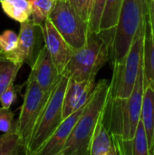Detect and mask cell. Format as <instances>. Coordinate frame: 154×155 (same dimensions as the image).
Wrapping results in <instances>:
<instances>
[{
	"label": "cell",
	"mask_w": 154,
	"mask_h": 155,
	"mask_svg": "<svg viewBox=\"0 0 154 155\" xmlns=\"http://www.w3.org/2000/svg\"><path fill=\"white\" fill-rule=\"evenodd\" d=\"M60 74L46 48L44 45L39 51L33 65L28 79L34 81L44 92H51Z\"/></svg>",
	"instance_id": "7c38bea8"
},
{
	"label": "cell",
	"mask_w": 154,
	"mask_h": 155,
	"mask_svg": "<svg viewBox=\"0 0 154 155\" xmlns=\"http://www.w3.org/2000/svg\"><path fill=\"white\" fill-rule=\"evenodd\" d=\"M93 1V0H70L77 13L85 22L88 23V25L90 20Z\"/></svg>",
	"instance_id": "484cf974"
},
{
	"label": "cell",
	"mask_w": 154,
	"mask_h": 155,
	"mask_svg": "<svg viewBox=\"0 0 154 155\" xmlns=\"http://www.w3.org/2000/svg\"><path fill=\"white\" fill-rule=\"evenodd\" d=\"M68 77L60 74L40 114L27 147L26 155H37L64 120L63 106Z\"/></svg>",
	"instance_id": "3957f363"
},
{
	"label": "cell",
	"mask_w": 154,
	"mask_h": 155,
	"mask_svg": "<svg viewBox=\"0 0 154 155\" xmlns=\"http://www.w3.org/2000/svg\"><path fill=\"white\" fill-rule=\"evenodd\" d=\"M32 5L31 19L38 25H42L48 18L54 0H30Z\"/></svg>",
	"instance_id": "44dd1931"
},
{
	"label": "cell",
	"mask_w": 154,
	"mask_h": 155,
	"mask_svg": "<svg viewBox=\"0 0 154 155\" xmlns=\"http://www.w3.org/2000/svg\"><path fill=\"white\" fill-rule=\"evenodd\" d=\"M15 129L14 114L10 109L0 107V132L9 133Z\"/></svg>",
	"instance_id": "d4e9b609"
},
{
	"label": "cell",
	"mask_w": 154,
	"mask_h": 155,
	"mask_svg": "<svg viewBox=\"0 0 154 155\" xmlns=\"http://www.w3.org/2000/svg\"><path fill=\"white\" fill-rule=\"evenodd\" d=\"M95 85V80H78L68 77L63 106L64 119L86 104Z\"/></svg>",
	"instance_id": "8fae6325"
},
{
	"label": "cell",
	"mask_w": 154,
	"mask_h": 155,
	"mask_svg": "<svg viewBox=\"0 0 154 155\" xmlns=\"http://www.w3.org/2000/svg\"><path fill=\"white\" fill-rule=\"evenodd\" d=\"M141 120L146 130L151 150L154 139V90L147 85H145L143 94Z\"/></svg>",
	"instance_id": "2e32d148"
},
{
	"label": "cell",
	"mask_w": 154,
	"mask_h": 155,
	"mask_svg": "<svg viewBox=\"0 0 154 155\" xmlns=\"http://www.w3.org/2000/svg\"><path fill=\"white\" fill-rule=\"evenodd\" d=\"M123 1L124 0H106L100 25V34L111 38L117 25Z\"/></svg>",
	"instance_id": "9a60e30c"
},
{
	"label": "cell",
	"mask_w": 154,
	"mask_h": 155,
	"mask_svg": "<svg viewBox=\"0 0 154 155\" xmlns=\"http://www.w3.org/2000/svg\"><path fill=\"white\" fill-rule=\"evenodd\" d=\"M147 24L154 38V0H147Z\"/></svg>",
	"instance_id": "83f0119b"
},
{
	"label": "cell",
	"mask_w": 154,
	"mask_h": 155,
	"mask_svg": "<svg viewBox=\"0 0 154 155\" xmlns=\"http://www.w3.org/2000/svg\"><path fill=\"white\" fill-rule=\"evenodd\" d=\"M111 98V82L99 81L60 155H89L90 144Z\"/></svg>",
	"instance_id": "7a4b0ae2"
},
{
	"label": "cell",
	"mask_w": 154,
	"mask_h": 155,
	"mask_svg": "<svg viewBox=\"0 0 154 155\" xmlns=\"http://www.w3.org/2000/svg\"><path fill=\"white\" fill-rule=\"evenodd\" d=\"M110 58V45L103 34H91L87 43L74 50L63 74L78 80H95Z\"/></svg>",
	"instance_id": "277c9868"
},
{
	"label": "cell",
	"mask_w": 154,
	"mask_h": 155,
	"mask_svg": "<svg viewBox=\"0 0 154 155\" xmlns=\"http://www.w3.org/2000/svg\"><path fill=\"white\" fill-rule=\"evenodd\" d=\"M21 66L22 64L8 60L4 56L0 57V98L8 85L14 83Z\"/></svg>",
	"instance_id": "d6986e66"
},
{
	"label": "cell",
	"mask_w": 154,
	"mask_h": 155,
	"mask_svg": "<svg viewBox=\"0 0 154 155\" xmlns=\"http://www.w3.org/2000/svg\"><path fill=\"white\" fill-rule=\"evenodd\" d=\"M146 27L147 16L144 24L136 34L127 54L123 58L113 62V73L111 80L112 97L127 98L133 91L143 59Z\"/></svg>",
	"instance_id": "8992f818"
},
{
	"label": "cell",
	"mask_w": 154,
	"mask_h": 155,
	"mask_svg": "<svg viewBox=\"0 0 154 155\" xmlns=\"http://www.w3.org/2000/svg\"><path fill=\"white\" fill-rule=\"evenodd\" d=\"M143 66L145 85L152 87L154 90V38L149 30L148 24L143 50Z\"/></svg>",
	"instance_id": "ac0fdd59"
},
{
	"label": "cell",
	"mask_w": 154,
	"mask_h": 155,
	"mask_svg": "<svg viewBox=\"0 0 154 155\" xmlns=\"http://www.w3.org/2000/svg\"><path fill=\"white\" fill-rule=\"evenodd\" d=\"M104 117L99 122L90 144L89 155H118L112 134L104 124Z\"/></svg>",
	"instance_id": "5bb4252c"
},
{
	"label": "cell",
	"mask_w": 154,
	"mask_h": 155,
	"mask_svg": "<svg viewBox=\"0 0 154 155\" xmlns=\"http://www.w3.org/2000/svg\"><path fill=\"white\" fill-rule=\"evenodd\" d=\"M48 18L74 51L87 43L91 35L89 25L80 16L70 0H54Z\"/></svg>",
	"instance_id": "52a82bcc"
},
{
	"label": "cell",
	"mask_w": 154,
	"mask_h": 155,
	"mask_svg": "<svg viewBox=\"0 0 154 155\" xmlns=\"http://www.w3.org/2000/svg\"><path fill=\"white\" fill-rule=\"evenodd\" d=\"M19 43V35H17L13 30L6 29L0 34V49L4 54H9L15 51Z\"/></svg>",
	"instance_id": "cb8c5ba5"
},
{
	"label": "cell",
	"mask_w": 154,
	"mask_h": 155,
	"mask_svg": "<svg viewBox=\"0 0 154 155\" xmlns=\"http://www.w3.org/2000/svg\"><path fill=\"white\" fill-rule=\"evenodd\" d=\"M2 56H4V55H3V53H2V51L0 49V57H2Z\"/></svg>",
	"instance_id": "f1b7e54d"
},
{
	"label": "cell",
	"mask_w": 154,
	"mask_h": 155,
	"mask_svg": "<svg viewBox=\"0 0 154 155\" xmlns=\"http://www.w3.org/2000/svg\"><path fill=\"white\" fill-rule=\"evenodd\" d=\"M44 45L46 46L59 74L64 71L73 53V48L54 27L49 18L42 25Z\"/></svg>",
	"instance_id": "30bf717a"
},
{
	"label": "cell",
	"mask_w": 154,
	"mask_h": 155,
	"mask_svg": "<svg viewBox=\"0 0 154 155\" xmlns=\"http://www.w3.org/2000/svg\"><path fill=\"white\" fill-rule=\"evenodd\" d=\"M50 93L44 92L34 81L27 79L20 114L15 123V132L20 137L25 154L34 126Z\"/></svg>",
	"instance_id": "ba28073f"
},
{
	"label": "cell",
	"mask_w": 154,
	"mask_h": 155,
	"mask_svg": "<svg viewBox=\"0 0 154 155\" xmlns=\"http://www.w3.org/2000/svg\"><path fill=\"white\" fill-rule=\"evenodd\" d=\"M16 99V90L15 87L14 83H11L8 87L5 90V92L2 94L0 98V104L2 107L10 109L11 105Z\"/></svg>",
	"instance_id": "4316f807"
},
{
	"label": "cell",
	"mask_w": 154,
	"mask_h": 155,
	"mask_svg": "<svg viewBox=\"0 0 154 155\" xmlns=\"http://www.w3.org/2000/svg\"><path fill=\"white\" fill-rule=\"evenodd\" d=\"M106 0H93L90 20H89V29L90 34H100V25L105 6Z\"/></svg>",
	"instance_id": "603a6c76"
},
{
	"label": "cell",
	"mask_w": 154,
	"mask_h": 155,
	"mask_svg": "<svg viewBox=\"0 0 154 155\" xmlns=\"http://www.w3.org/2000/svg\"><path fill=\"white\" fill-rule=\"evenodd\" d=\"M133 155H150L149 140L142 120L137 125L133 140Z\"/></svg>",
	"instance_id": "7402d4cb"
},
{
	"label": "cell",
	"mask_w": 154,
	"mask_h": 155,
	"mask_svg": "<svg viewBox=\"0 0 154 155\" xmlns=\"http://www.w3.org/2000/svg\"><path fill=\"white\" fill-rule=\"evenodd\" d=\"M145 90L143 59L132 94L127 98L112 97L104 114V124L112 134L118 155H133V140L141 120Z\"/></svg>",
	"instance_id": "6da1fadb"
},
{
	"label": "cell",
	"mask_w": 154,
	"mask_h": 155,
	"mask_svg": "<svg viewBox=\"0 0 154 155\" xmlns=\"http://www.w3.org/2000/svg\"><path fill=\"white\" fill-rule=\"evenodd\" d=\"M0 3L4 13L13 20L23 23L30 19L32 15L30 0H2Z\"/></svg>",
	"instance_id": "e0dca14e"
},
{
	"label": "cell",
	"mask_w": 154,
	"mask_h": 155,
	"mask_svg": "<svg viewBox=\"0 0 154 155\" xmlns=\"http://www.w3.org/2000/svg\"><path fill=\"white\" fill-rule=\"evenodd\" d=\"M85 105L63 120L61 124L57 127L55 132L42 147L37 155H60L74 126L76 125Z\"/></svg>",
	"instance_id": "4fadbf2b"
},
{
	"label": "cell",
	"mask_w": 154,
	"mask_h": 155,
	"mask_svg": "<svg viewBox=\"0 0 154 155\" xmlns=\"http://www.w3.org/2000/svg\"><path fill=\"white\" fill-rule=\"evenodd\" d=\"M20 24L18 46L15 51L4 54V57L22 65L27 64L32 66L42 48L38 47L40 36L43 35L42 25H36L32 19Z\"/></svg>",
	"instance_id": "9c48e42d"
},
{
	"label": "cell",
	"mask_w": 154,
	"mask_h": 155,
	"mask_svg": "<svg viewBox=\"0 0 154 155\" xmlns=\"http://www.w3.org/2000/svg\"><path fill=\"white\" fill-rule=\"evenodd\" d=\"M25 153L24 147L15 128L0 136V155H17Z\"/></svg>",
	"instance_id": "ffe728a7"
},
{
	"label": "cell",
	"mask_w": 154,
	"mask_h": 155,
	"mask_svg": "<svg viewBox=\"0 0 154 155\" xmlns=\"http://www.w3.org/2000/svg\"><path fill=\"white\" fill-rule=\"evenodd\" d=\"M147 16V0H124L110 41L113 62L123 58Z\"/></svg>",
	"instance_id": "5b68a950"
}]
</instances>
